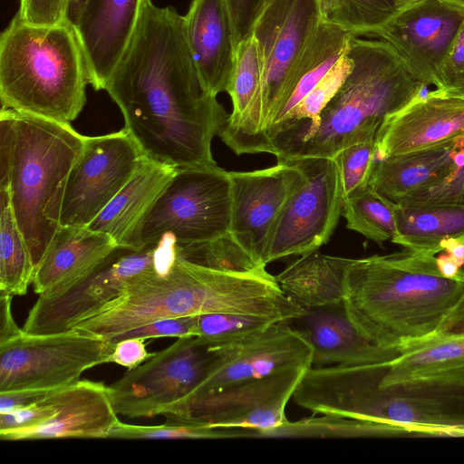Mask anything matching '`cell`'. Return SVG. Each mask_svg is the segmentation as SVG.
Listing matches in <instances>:
<instances>
[{
    "label": "cell",
    "mask_w": 464,
    "mask_h": 464,
    "mask_svg": "<svg viewBox=\"0 0 464 464\" xmlns=\"http://www.w3.org/2000/svg\"><path fill=\"white\" fill-rule=\"evenodd\" d=\"M104 90L145 157L177 169L218 165L211 143L229 114L204 87L174 7L141 1Z\"/></svg>",
    "instance_id": "obj_1"
},
{
    "label": "cell",
    "mask_w": 464,
    "mask_h": 464,
    "mask_svg": "<svg viewBox=\"0 0 464 464\" xmlns=\"http://www.w3.org/2000/svg\"><path fill=\"white\" fill-rule=\"evenodd\" d=\"M464 298V269L444 276L435 255L404 249L353 259L343 304L370 341L402 352L440 332Z\"/></svg>",
    "instance_id": "obj_2"
},
{
    "label": "cell",
    "mask_w": 464,
    "mask_h": 464,
    "mask_svg": "<svg viewBox=\"0 0 464 464\" xmlns=\"http://www.w3.org/2000/svg\"><path fill=\"white\" fill-rule=\"evenodd\" d=\"M385 363L311 367L293 400L313 413L387 423L404 436L464 437V384L382 386Z\"/></svg>",
    "instance_id": "obj_3"
},
{
    "label": "cell",
    "mask_w": 464,
    "mask_h": 464,
    "mask_svg": "<svg viewBox=\"0 0 464 464\" xmlns=\"http://www.w3.org/2000/svg\"><path fill=\"white\" fill-rule=\"evenodd\" d=\"M85 137L71 123L0 110V188H9L34 266L60 227L67 179Z\"/></svg>",
    "instance_id": "obj_4"
},
{
    "label": "cell",
    "mask_w": 464,
    "mask_h": 464,
    "mask_svg": "<svg viewBox=\"0 0 464 464\" xmlns=\"http://www.w3.org/2000/svg\"><path fill=\"white\" fill-rule=\"evenodd\" d=\"M89 71L67 20L34 26L15 14L0 36L1 109L71 123L86 103Z\"/></svg>",
    "instance_id": "obj_5"
},
{
    "label": "cell",
    "mask_w": 464,
    "mask_h": 464,
    "mask_svg": "<svg viewBox=\"0 0 464 464\" xmlns=\"http://www.w3.org/2000/svg\"><path fill=\"white\" fill-rule=\"evenodd\" d=\"M347 53L353 61L347 78L322 111L313 135L284 161L334 158L354 143L375 139L385 117L420 97L426 88L380 39L353 35Z\"/></svg>",
    "instance_id": "obj_6"
},
{
    "label": "cell",
    "mask_w": 464,
    "mask_h": 464,
    "mask_svg": "<svg viewBox=\"0 0 464 464\" xmlns=\"http://www.w3.org/2000/svg\"><path fill=\"white\" fill-rule=\"evenodd\" d=\"M321 22L317 0H271L258 16L252 35L262 65L260 89L241 124L221 138L237 155L272 153L267 131L288 77Z\"/></svg>",
    "instance_id": "obj_7"
},
{
    "label": "cell",
    "mask_w": 464,
    "mask_h": 464,
    "mask_svg": "<svg viewBox=\"0 0 464 464\" xmlns=\"http://www.w3.org/2000/svg\"><path fill=\"white\" fill-rule=\"evenodd\" d=\"M231 183L218 165L179 168L146 217L142 246L169 237L179 247L202 243L230 231Z\"/></svg>",
    "instance_id": "obj_8"
},
{
    "label": "cell",
    "mask_w": 464,
    "mask_h": 464,
    "mask_svg": "<svg viewBox=\"0 0 464 464\" xmlns=\"http://www.w3.org/2000/svg\"><path fill=\"white\" fill-rule=\"evenodd\" d=\"M175 240L162 237L139 249L117 246L93 271L55 293L40 295L23 330L29 334L72 331L121 295L137 275L175 256Z\"/></svg>",
    "instance_id": "obj_9"
},
{
    "label": "cell",
    "mask_w": 464,
    "mask_h": 464,
    "mask_svg": "<svg viewBox=\"0 0 464 464\" xmlns=\"http://www.w3.org/2000/svg\"><path fill=\"white\" fill-rule=\"evenodd\" d=\"M219 353L198 336L180 337L109 387L118 415H160L193 392L217 364Z\"/></svg>",
    "instance_id": "obj_10"
},
{
    "label": "cell",
    "mask_w": 464,
    "mask_h": 464,
    "mask_svg": "<svg viewBox=\"0 0 464 464\" xmlns=\"http://www.w3.org/2000/svg\"><path fill=\"white\" fill-rule=\"evenodd\" d=\"M115 344L75 330L46 334L24 333L0 344V392L54 390L106 363Z\"/></svg>",
    "instance_id": "obj_11"
},
{
    "label": "cell",
    "mask_w": 464,
    "mask_h": 464,
    "mask_svg": "<svg viewBox=\"0 0 464 464\" xmlns=\"http://www.w3.org/2000/svg\"><path fill=\"white\" fill-rule=\"evenodd\" d=\"M287 161V160H286ZM305 174L275 226L264 263L302 256L326 244L343 212L344 193L334 158L291 160Z\"/></svg>",
    "instance_id": "obj_12"
},
{
    "label": "cell",
    "mask_w": 464,
    "mask_h": 464,
    "mask_svg": "<svg viewBox=\"0 0 464 464\" xmlns=\"http://www.w3.org/2000/svg\"><path fill=\"white\" fill-rule=\"evenodd\" d=\"M309 368H296L237 383L218 392L177 401L160 415L166 420L266 430L288 420L285 408Z\"/></svg>",
    "instance_id": "obj_13"
},
{
    "label": "cell",
    "mask_w": 464,
    "mask_h": 464,
    "mask_svg": "<svg viewBox=\"0 0 464 464\" xmlns=\"http://www.w3.org/2000/svg\"><path fill=\"white\" fill-rule=\"evenodd\" d=\"M143 156L124 128L86 136L67 179L60 226L88 227L128 182Z\"/></svg>",
    "instance_id": "obj_14"
},
{
    "label": "cell",
    "mask_w": 464,
    "mask_h": 464,
    "mask_svg": "<svg viewBox=\"0 0 464 464\" xmlns=\"http://www.w3.org/2000/svg\"><path fill=\"white\" fill-rule=\"evenodd\" d=\"M211 346L219 353L217 364L193 392L178 401L196 400L277 372L312 367L313 349L290 321L276 322L240 340Z\"/></svg>",
    "instance_id": "obj_15"
},
{
    "label": "cell",
    "mask_w": 464,
    "mask_h": 464,
    "mask_svg": "<svg viewBox=\"0 0 464 464\" xmlns=\"http://www.w3.org/2000/svg\"><path fill=\"white\" fill-rule=\"evenodd\" d=\"M231 183L230 233L257 261L264 263L277 219L305 174L294 161L251 171H228Z\"/></svg>",
    "instance_id": "obj_16"
},
{
    "label": "cell",
    "mask_w": 464,
    "mask_h": 464,
    "mask_svg": "<svg viewBox=\"0 0 464 464\" xmlns=\"http://www.w3.org/2000/svg\"><path fill=\"white\" fill-rule=\"evenodd\" d=\"M463 22L464 8L446 0H421L371 36L389 44L423 85L434 86Z\"/></svg>",
    "instance_id": "obj_17"
},
{
    "label": "cell",
    "mask_w": 464,
    "mask_h": 464,
    "mask_svg": "<svg viewBox=\"0 0 464 464\" xmlns=\"http://www.w3.org/2000/svg\"><path fill=\"white\" fill-rule=\"evenodd\" d=\"M464 138V92L435 89L385 117L373 161Z\"/></svg>",
    "instance_id": "obj_18"
},
{
    "label": "cell",
    "mask_w": 464,
    "mask_h": 464,
    "mask_svg": "<svg viewBox=\"0 0 464 464\" xmlns=\"http://www.w3.org/2000/svg\"><path fill=\"white\" fill-rule=\"evenodd\" d=\"M54 414L31 428L0 431L1 440L46 439H105L120 420L109 387L102 382L78 380L50 395Z\"/></svg>",
    "instance_id": "obj_19"
},
{
    "label": "cell",
    "mask_w": 464,
    "mask_h": 464,
    "mask_svg": "<svg viewBox=\"0 0 464 464\" xmlns=\"http://www.w3.org/2000/svg\"><path fill=\"white\" fill-rule=\"evenodd\" d=\"M290 322L313 349L312 367L390 362L402 353L365 337L348 317L343 303L304 309Z\"/></svg>",
    "instance_id": "obj_20"
},
{
    "label": "cell",
    "mask_w": 464,
    "mask_h": 464,
    "mask_svg": "<svg viewBox=\"0 0 464 464\" xmlns=\"http://www.w3.org/2000/svg\"><path fill=\"white\" fill-rule=\"evenodd\" d=\"M142 0H86L75 29L90 84L104 90L134 32Z\"/></svg>",
    "instance_id": "obj_21"
},
{
    "label": "cell",
    "mask_w": 464,
    "mask_h": 464,
    "mask_svg": "<svg viewBox=\"0 0 464 464\" xmlns=\"http://www.w3.org/2000/svg\"><path fill=\"white\" fill-rule=\"evenodd\" d=\"M188 44L206 90L227 92L237 44L226 0H192L183 15Z\"/></svg>",
    "instance_id": "obj_22"
},
{
    "label": "cell",
    "mask_w": 464,
    "mask_h": 464,
    "mask_svg": "<svg viewBox=\"0 0 464 464\" xmlns=\"http://www.w3.org/2000/svg\"><path fill=\"white\" fill-rule=\"evenodd\" d=\"M177 169L143 156L128 182L88 227L110 236L118 246L143 247V222Z\"/></svg>",
    "instance_id": "obj_23"
},
{
    "label": "cell",
    "mask_w": 464,
    "mask_h": 464,
    "mask_svg": "<svg viewBox=\"0 0 464 464\" xmlns=\"http://www.w3.org/2000/svg\"><path fill=\"white\" fill-rule=\"evenodd\" d=\"M117 246L110 236L89 227L60 226L34 267V293L63 290L93 271Z\"/></svg>",
    "instance_id": "obj_24"
},
{
    "label": "cell",
    "mask_w": 464,
    "mask_h": 464,
    "mask_svg": "<svg viewBox=\"0 0 464 464\" xmlns=\"http://www.w3.org/2000/svg\"><path fill=\"white\" fill-rule=\"evenodd\" d=\"M464 160V138L372 161L367 185L397 203L445 179Z\"/></svg>",
    "instance_id": "obj_25"
},
{
    "label": "cell",
    "mask_w": 464,
    "mask_h": 464,
    "mask_svg": "<svg viewBox=\"0 0 464 464\" xmlns=\"http://www.w3.org/2000/svg\"><path fill=\"white\" fill-rule=\"evenodd\" d=\"M416 382L464 384V335L417 343L385 363L381 385Z\"/></svg>",
    "instance_id": "obj_26"
},
{
    "label": "cell",
    "mask_w": 464,
    "mask_h": 464,
    "mask_svg": "<svg viewBox=\"0 0 464 464\" xmlns=\"http://www.w3.org/2000/svg\"><path fill=\"white\" fill-rule=\"evenodd\" d=\"M300 256L276 276L285 295L304 309L342 304L353 258L324 255L318 249Z\"/></svg>",
    "instance_id": "obj_27"
},
{
    "label": "cell",
    "mask_w": 464,
    "mask_h": 464,
    "mask_svg": "<svg viewBox=\"0 0 464 464\" xmlns=\"http://www.w3.org/2000/svg\"><path fill=\"white\" fill-rule=\"evenodd\" d=\"M397 235L404 249L437 255L450 239L464 242V207L395 203Z\"/></svg>",
    "instance_id": "obj_28"
},
{
    "label": "cell",
    "mask_w": 464,
    "mask_h": 464,
    "mask_svg": "<svg viewBox=\"0 0 464 464\" xmlns=\"http://www.w3.org/2000/svg\"><path fill=\"white\" fill-rule=\"evenodd\" d=\"M404 436L395 426L335 414L289 421L266 430H246V438L354 439Z\"/></svg>",
    "instance_id": "obj_29"
},
{
    "label": "cell",
    "mask_w": 464,
    "mask_h": 464,
    "mask_svg": "<svg viewBox=\"0 0 464 464\" xmlns=\"http://www.w3.org/2000/svg\"><path fill=\"white\" fill-rule=\"evenodd\" d=\"M34 267L14 214L9 188H0V293L25 295L33 282Z\"/></svg>",
    "instance_id": "obj_30"
},
{
    "label": "cell",
    "mask_w": 464,
    "mask_h": 464,
    "mask_svg": "<svg viewBox=\"0 0 464 464\" xmlns=\"http://www.w3.org/2000/svg\"><path fill=\"white\" fill-rule=\"evenodd\" d=\"M342 216L346 219L347 228L380 246L385 241L392 242L397 235L395 203L368 185L344 198Z\"/></svg>",
    "instance_id": "obj_31"
},
{
    "label": "cell",
    "mask_w": 464,
    "mask_h": 464,
    "mask_svg": "<svg viewBox=\"0 0 464 464\" xmlns=\"http://www.w3.org/2000/svg\"><path fill=\"white\" fill-rule=\"evenodd\" d=\"M262 65L253 35L237 46L233 72L227 92L232 101V112L220 130L223 138L233 132L243 121L259 92Z\"/></svg>",
    "instance_id": "obj_32"
},
{
    "label": "cell",
    "mask_w": 464,
    "mask_h": 464,
    "mask_svg": "<svg viewBox=\"0 0 464 464\" xmlns=\"http://www.w3.org/2000/svg\"><path fill=\"white\" fill-rule=\"evenodd\" d=\"M322 21L353 35H372L399 12L395 0H317Z\"/></svg>",
    "instance_id": "obj_33"
},
{
    "label": "cell",
    "mask_w": 464,
    "mask_h": 464,
    "mask_svg": "<svg viewBox=\"0 0 464 464\" xmlns=\"http://www.w3.org/2000/svg\"><path fill=\"white\" fill-rule=\"evenodd\" d=\"M177 253L188 262L221 271L250 272L266 266L247 252L230 231L209 241L177 246Z\"/></svg>",
    "instance_id": "obj_34"
},
{
    "label": "cell",
    "mask_w": 464,
    "mask_h": 464,
    "mask_svg": "<svg viewBox=\"0 0 464 464\" xmlns=\"http://www.w3.org/2000/svg\"><path fill=\"white\" fill-rule=\"evenodd\" d=\"M244 429L216 428L207 425L166 420L160 425H136L119 420L108 439L118 440H220L243 438Z\"/></svg>",
    "instance_id": "obj_35"
},
{
    "label": "cell",
    "mask_w": 464,
    "mask_h": 464,
    "mask_svg": "<svg viewBox=\"0 0 464 464\" xmlns=\"http://www.w3.org/2000/svg\"><path fill=\"white\" fill-rule=\"evenodd\" d=\"M277 320L240 314H203L197 315V336L212 345L240 340L261 331Z\"/></svg>",
    "instance_id": "obj_36"
},
{
    "label": "cell",
    "mask_w": 464,
    "mask_h": 464,
    "mask_svg": "<svg viewBox=\"0 0 464 464\" xmlns=\"http://www.w3.org/2000/svg\"><path fill=\"white\" fill-rule=\"evenodd\" d=\"M374 144L375 139L357 142L334 157L340 170L344 198L358 188L367 185L373 161Z\"/></svg>",
    "instance_id": "obj_37"
},
{
    "label": "cell",
    "mask_w": 464,
    "mask_h": 464,
    "mask_svg": "<svg viewBox=\"0 0 464 464\" xmlns=\"http://www.w3.org/2000/svg\"><path fill=\"white\" fill-rule=\"evenodd\" d=\"M401 205L464 207V160L445 179L397 202Z\"/></svg>",
    "instance_id": "obj_38"
},
{
    "label": "cell",
    "mask_w": 464,
    "mask_h": 464,
    "mask_svg": "<svg viewBox=\"0 0 464 464\" xmlns=\"http://www.w3.org/2000/svg\"><path fill=\"white\" fill-rule=\"evenodd\" d=\"M197 336V315L155 320L121 333L108 341L115 344L126 338H159Z\"/></svg>",
    "instance_id": "obj_39"
},
{
    "label": "cell",
    "mask_w": 464,
    "mask_h": 464,
    "mask_svg": "<svg viewBox=\"0 0 464 464\" xmlns=\"http://www.w3.org/2000/svg\"><path fill=\"white\" fill-rule=\"evenodd\" d=\"M435 88L464 92V22L439 70Z\"/></svg>",
    "instance_id": "obj_40"
},
{
    "label": "cell",
    "mask_w": 464,
    "mask_h": 464,
    "mask_svg": "<svg viewBox=\"0 0 464 464\" xmlns=\"http://www.w3.org/2000/svg\"><path fill=\"white\" fill-rule=\"evenodd\" d=\"M68 0H19L17 17L34 26H53L67 20Z\"/></svg>",
    "instance_id": "obj_41"
},
{
    "label": "cell",
    "mask_w": 464,
    "mask_h": 464,
    "mask_svg": "<svg viewBox=\"0 0 464 464\" xmlns=\"http://www.w3.org/2000/svg\"><path fill=\"white\" fill-rule=\"evenodd\" d=\"M271 0H226L232 24L236 44L252 35L258 16Z\"/></svg>",
    "instance_id": "obj_42"
},
{
    "label": "cell",
    "mask_w": 464,
    "mask_h": 464,
    "mask_svg": "<svg viewBox=\"0 0 464 464\" xmlns=\"http://www.w3.org/2000/svg\"><path fill=\"white\" fill-rule=\"evenodd\" d=\"M50 395L42 401L27 408L0 413V431L31 428L51 418L55 412V407L50 399Z\"/></svg>",
    "instance_id": "obj_43"
},
{
    "label": "cell",
    "mask_w": 464,
    "mask_h": 464,
    "mask_svg": "<svg viewBox=\"0 0 464 464\" xmlns=\"http://www.w3.org/2000/svg\"><path fill=\"white\" fill-rule=\"evenodd\" d=\"M144 339L126 338L115 343L106 363H116L133 369L150 359L153 353L147 351Z\"/></svg>",
    "instance_id": "obj_44"
},
{
    "label": "cell",
    "mask_w": 464,
    "mask_h": 464,
    "mask_svg": "<svg viewBox=\"0 0 464 464\" xmlns=\"http://www.w3.org/2000/svg\"><path fill=\"white\" fill-rule=\"evenodd\" d=\"M54 390L25 389L0 392V413L24 409L38 403Z\"/></svg>",
    "instance_id": "obj_45"
},
{
    "label": "cell",
    "mask_w": 464,
    "mask_h": 464,
    "mask_svg": "<svg viewBox=\"0 0 464 464\" xmlns=\"http://www.w3.org/2000/svg\"><path fill=\"white\" fill-rule=\"evenodd\" d=\"M12 298L11 295L0 293V344L19 337L24 333L13 317Z\"/></svg>",
    "instance_id": "obj_46"
},
{
    "label": "cell",
    "mask_w": 464,
    "mask_h": 464,
    "mask_svg": "<svg viewBox=\"0 0 464 464\" xmlns=\"http://www.w3.org/2000/svg\"><path fill=\"white\" fill-rule=\"evenodd\" d=\"M460 335H464V298L434 337Z\"/></svg>",
    "instance_id": "obj_47"
},
{
    "label": "cell",
    "mask_w": 464,
    "mask_h": 464,
    "mask_svg": "<svg viewBox=\"0 0 464 464\" xmlns=\"http://www.w3.org/2000/svg\"><path fill=\"white\" fill-rule=\"evenodd\" d=\"M437 265L440 273L449 278L457 277L462 270L448 254L440 255L437 257Z\"/></svg>",
    "instance_id": "obj_48"
},
{
    "label": "cell",
    "mask_w": 464,
    "mask_h": 464,
    "mask_svg": "<svg viewBox=\"0 0 464 464\" xmlns=\"http://www.w3.org/2000/svg\"><path fill=\"white\" fill-rule=\"evenodd\" d=\"M443 249L459 267L464 266V242L447 240L443 243Z\"/></svg>",
    "instance_id": "obj_49"
},
{
    "label": "cell",
    "mask_w": 464,
    "mask_h": 464,
    "mask_svg": "<svg viewBox=\"0 0 464 464\" xmlns=\"http://www.w3.org/2000/svg\"><path fill=\"white\" fill-rule=\"evenodd\" d=\"M86 0H68L67 21L74 27L78 24Z\"/></svg>",
    "instance_id": "obj_50"
},
{
    "label": "cell",
    "mask_w": 464,
    "mask_h": 464,
    "mask_svg": "<svg viewBox=\"0 0 464 464\" xmlns=\"http://www.w3.org/2000/svg\"><path fill=\"white\" fill-rule=\"evenodd\" d=\"M421 0H395L399 11Z\"/></svg>",
    "instance_id": "obj_51"
},
{
    "label": "cell",
    "mask_w": 464,
    "mask_h": 464,
    "mask_svg": "<svg viewBox=\"0 0 464 464\" xmlns=\"http://www.w3.org/2000/svg\"><path fill=\"white\" fill-rule=\"evenodd\" d=\"M448 2H450L456 5H459L462 8H464V0H446Z\"/></svg>",
    "instance_id": "obj_52"
}]
</instances>
